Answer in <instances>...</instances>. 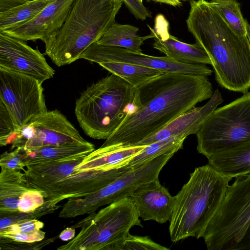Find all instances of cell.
<instances>
[{
  "label": "cell",
  "instance_id": "6da1fadb",
  "mask_svg": "<svg viewBox=\"0 0 250 250\" xmlns=\"http://www.w3.org/2000/svg\"><path fill=\"white\" fill-rule=\"evenodd\" d=\"M213 93L207 76L164 73L135 88L130 112L101 146H135Z\"/></svg>",
  "mask_w": 250,
  "mask_h": 250
},
{
  "label": "cell",
  "instance_id": "7a4b0ae2",
  "mask_svg": "<svg viewBox=\"0 0 250 250\" xmlns=\"http://www.w3.org/2000/svg\"><path fill=\"white\" fill-rule=\"evenodd\" d=\"M188 29L210 59L222 87L245 93L250 89V43L236 33L205 0H190Z\"/></svg>",
  "mask_w": 250,
  "mask_h": 250
},
{
  "label": "cell",
  "instance_id": "3957f363",
  "mask_svg": "<svg viewBox=\"0 0 250 250\" xmlns=\"http://www.w3.org/2000/svg\"><path fill=\"white\" fill-rule=\"evenodd\" d=\"M231 178L208 164L195 168L178 194L169 232L176 243L189 237L199 239L219 208Z\"/></svg>",
  "mask_w": 250,
  "mask_h": 250
},
{
  "label": "cell",
  "instance_id": "277c9868",
  "mask_svg": "<svg viewBox=\"0 0 250 250\" xmlns=\"http://www.w3.org/2000/svg\"><path fill=\"white\" fill-rule=\"evenodd\" d=\"M122 0H75L61 28L44 42L45 52L58 66L79 59L115 22Z\"/></svg>",
  "mask_w": 250,
  "mask_h": 250
},
{
  "label": "cell",
  "instance_id": "5b68a950",
  "mask_svg": "<svg viewBox=\"0 0 250 250\" xmlns=\"http://www.w3.org/2000/svg\"><path fill=\"white\" fill-rule=\"evenodd\" d=\"M134 90L111 74L84 90L76 101L75 114L85 134L97 140L109 137L130 112Z\"/></svg>",
  "mask_w": 250,
  "mask_h": 250
},
{
  "label": "cell",
  "instance_id": "8992f818",
  "mask_svg": "<svg viewBox=\"0 0 250 250\" xmlns=\"http://www.w3.org/2000/svg\"><path fill=\"white\" fill-rule=\"evenodd\" d=\"M88 214L71 226L80 229L79 232L58 250H122L130 229L143 227L137 206L130 197Z\"/></svg>",
  "mask_w": 250,
  "mask_h": 250
},
{
  "label": "cell",
  "instance_id": "52a82bcc",
  "mask_svg": "<svg viewBox=\"0 0 250 250\" xmlns=\"http://www.w3.org/2000/svg\"><path fill=\"white\" fill-rule=\"evenodd\" d=\"M250 219V174L229 185L202 237L208 250H237Z\"/></svg>",
  "mask_w": 250,
  "mask_h": 250
},
{
  "label": "cell",
  "instance_id": "ba28073f",
  "mask_svg": "<svg viewBox=\"0 0 250 250\" xmlns=\"http://www.w3.org/2000/svg\"><path fill=\"white\" fill-rule=\"evenodd\" d=\"M198 152L207 158L250 140V92L216 108L195 134Z\"/></svg>",
  "mask_w": 250,
  "mask_h": 250
},
{
  "label": "cell",
  "instance_id": "9c48e42d",
  "mask_svg": "<svg viewBox=\"0 0 250 250\" xmlns=\"http://www.w3.org/2000/svg\"><path fill=\"white\" fill-rule=\"evenodd\" d=\"M176 152L172 151L160 155L138 168L125 173L92 194L68 199L62 206L59 217L72 218L89 214L102 206L129 197L142 186L159 179L163 167Z\"/></svg>",
  "mask_w": 250,
  "mask_h": 250
},
{
  "label": "cell",
  "instance_id": "30bf717a",
  "mask_svg": "<svg viewBox=\"0 0 250 250\" xmlns=\"http://www.w3.org/2000/svg\"><path fill=\"white\" fill-rule=\"evenodd\" d=\"M42 83L32 76L0 67V101L19 131L47 111Z\"/></svg>",
  "mask_w": 250,
  "mask_h": 250
},
{
  "label": "cell",
  "instance_id": "8fae6325",
  "mask_svg": "<svg viewBox=\"0 0 250 250\" xmlns=\"http://www.w3.org/2000/svg\"><path fill=\"white\" fill-rule=\"evenodd\" d=\"M60 111H46L32 118L11 143L21 151L48 146L87 143Z\"/></svg>",
  "mask_w": 250,
  "mask_h": 250
},
{
  "label": "cell",
  "instance_id": "7c38bea8",
  "mask_svg": "<svg viewBox=\"0 0 250 250\" xmlns=\"http://www.w3.org/2000/svg\"><path fill=\"white\" fill-rule=\"evenodd\" d=\"M83 59L99 64L103 62H118L157 69L165 73L179 72L194 75L208 76L212 71L204 64H186L171 58L136 53L124 48L104 46L94 42L80 55Z\"/></svg>",
  "mask_w": 250,
  "mask_h": 250
},
{
  "label": "cell",
  "instance_id": "4fadbf2b",
  "mask_svg": "<svg viewBox=\"0 0 250 250\" xmlns=\"http://www.w3.org/2000/svg\"><path fill=\"white\" fill-rule=\"evenodd\" d=\"M130 170H132L126 166L109 170L88 169L74 171L41 191L45 200L58 204L65 199L83 197L92 194Z\"/></svg>",
  "mask_w": 250,
  "mask_h": 250
},
{
  "label": "cell",
  "instance_id": "5bb4252c",
  "mask_svg": "<svg viewBox=\"0 0 250 250\" xmlns=\"http://www.w3.org/2000/svg\"><path fill=\"white\" fill-rule=\"evenodd\" d=\"M0 67L32 76L42 83L55 74L38 48L33 49L26 41L0 32Z\"/></svg>",
  "mask_w": 250,
  "mask_h": 250
},
{
  "label": "cell",
  "instance_id": "9a60e30c",
  "mask_svg": "<svg viewBox=\"0 0 250 250\" xmlns=\"http://www.w3.org/2000/svg\"><path fill=\"white\" fill-rule=\"evenodd\" d=\"M75 0H54L29 21L0 32L24 41H42L44 43L65 22Z\"/></svg>",
  "mask_w": 250,
  "mask_h": 250
},
{
  "label": "cell",
  "instance_id": "2e32d148",
  "mask_svg": "<svg viewBox=\"0 0 250 250\" xmlns=\"http://www.w3.org/2000/svg\"><path fill=\"white\" fill-rule=\"evenodd\" d=\"M129 197L135 202L143 220H153L160 224L169 222L175 196L160 184L159 179L142 186Z\"/></svg>",
  "mask_w": 250,
  "mask_h": 250
},
{
  "label": "cell",
  "instance_id": "e0dca14e",
  "mask_svg": "<svg viewBox=\"0 0 250 250\" xmlns=\"http://www.w3.org/2000/svg\"><path fill=\"white\" fill-rule=\"evenodd\" d=\"M223 102L222 95L216 89L208 102L204 105L194 107L185 112L170 122L154 135L147 137L136 146H147L168 138L196 134L204 122Z\"/></svg>",
  "mask_w": 250,
  "mask_h": 250
},
{
  "label": "cell",
  "instance_id": "ac0fdd59",
  "mask_svg": "<svg viewBox=\"0 0 250 250\" xmlns=\"http://www.w3.org/2000/svg\"><path fill=\"white\" fill-rule=\"evenodd\" d=\"M162 24L163 31L158 27L152 28L148 25L151 33L155 35L153 47L163 53L175 62L186 64H211L209 57L199 43L188 44L180 41L169 34L166 26Z\"/></svg>",
  "mask_w": 250,
  "mask_h": 250
},
{
  "label": "cell",
  "instance_id": "d6986e66",
  "mask_svg": "<svg viewBox=\"0 0 250 250\" xmlns=\"http://www.w3.org/2000/svg\"><path fill=\"white\" fill-rule=\"evenodd\" d=\"M87 155L26 166L24 173L28 186L42 191L72 173Z\"/></svg>",
  "mask_w": 250,
  "mask_h": 250
},
{
  "label": "cell",
  "instance_id": "ffe728a7",
  "mask_svg": "<svg viewBox=\"0 0 250 250\" xmlns=\"http://www.w3.org/2000/svg\"><path fill=\"white\" fill-rule=\"evenodd\" d=\"M208 164L221 174L241 179L250 174V140L214 154Z\"/></svg>",
  "mask_w": 250,
  "mask_h": 250
},
{
  "label": "cell",
  "instance_id": "44dd1931",
  "mask_svg": "<svg viewBox=\"0 0 250 250\" xmlns=\"http://www.w3.org/2000/svg\"><path fill=\"white\" fill-rule=\"evenodd\" d=\"M146 146L125 147L101 146L87 154L75 168L74 171L88 169L109 170L126 166L133 157Z\"/></svg>",
  "mask_w": 250,
  "mask_h": 250
},
{
  "label": "cell",
  "instance_id": "7402d4cb",
  "mask_svg": "<svg viewBox=\"0 0 250 250\" xmlns=\"http://www.w3.org/2000/svg\"><path fill=\"white\" fill-rule=\"evenodd\" d=\"M30 188L24 172L1 168L0 173V218L19 213L21 195Z\"/></svg>",
  "mask_w": 250,
  "mask_h": 250
},
{
  "label": "cell",
  "instance_id": "603a6c76",
  "mask_svg": "<svg viewBox=\"0 0 250 250\" xmlns=\"http://www.w3.org/2000/svg\"><path fill=\"white\" fill-rule=\"evenodd\" d=\"M93 144L86 143L67 144L59 146H48L21 151L25 167L40 163L61 160L78 155L88 154L95 149Z\"/></svg>",
  "mask_w": 250,
  "mask_h": 250
},
{
  "label": "cell",
  "instance_id": "cb8c5ba5",
  "mask_svg": "<svg viewBox=\"0 0 250 250\" xmlns=\"http://www.w3.org/2000/svg\"><path fill=\"white\" fill-rule=\"evenodd\" d=\"M139 28L129 24H122L115 21L106 30L97 44L104 46L120 47L136 53H142L141 45L150 38H154L152 33L140 36L137 34Z\"/></svg>",
  "mask_w": 250,
  "mask_h": 250
},
{
  "label": "cell",
  "instance_id": "d4e9b609",
  "mask_svg": "<svg viewBox=\"0 0 250 250\" xmlns=\"http://www.w3.org/2000/svg\"><path fill=\"white\" fill-rule=\"evenodd\" d=\"M99 64L135 88L165 73L157 69L122 62H103Z\"/></svg>",
  "mask_w": 250,
  "mask_h": 250
},
{
  "label": "cell",
  "instance_id": "484cf974",
  "mask_svg": "<svg viewBox=\"0 0 250 250\" xmlns=\"http://www.w3.org/2000/svg\"><path fill=\"white\" fill-rule=\"evenodd\" d=\"M54 0H31L0 13V32L22 25L36 16Z\"/></svg>",
  "mask_w": 250,
  "mask_h": 250
},
{
  "label": "cell",
  "instance_id": "4316f807",
  "mask_svg": "<svg viewBox=\"0 0 250 250\" xmlns=\"http://www.w3.org/2000/svg\"><path fill=\"white\" fill-rule=\"evenodd\" d=\"M187 137L185 135L172 136L147 145L131 159L126 166L134 170L165 153L172 151L177 152L183 147L184 142Z\"/></svg>",
  "mask_w": 250,
  "mask_h": 250
},
{
  "label": "cell",
  "instance_id": "83f0119b",
  "mask_svg": "<svg viewBox=\"0 0 250 250\" xmlns=\"http://www.w3.org/2000/svg\"><path fill=\"white\" fill-rule=\"evenodd\" d=\"M208 3L236 33L247 36L245 19L239 3L236 0H211Z\"/></svg>",
  "mask_w": 250,
  "mask_h": 250
},
{
  "label": "cell",
  "instance_id": "f1b7e54d",
  "mask_svg": "<svg viewBox=\"0 0 250 250\" xmlns=\"http://www.w3.org/2000/svg\"><path fill=\"white\" fill-rule=\"evenodd\" d=\"M54 202L45 200L42 206L29 212H20L16 214L0 218V230L5 229L20 221L38 219L43 216L52 213L61 207Z\"/></svg>",
  "mask_w": 250,
  "mask_h": 250
},
{
  "label": "cell",
  "instance_id": "f546056e",
  "mask_svg": "<svg viewBox=\"0 0 250 250\" xmlns=\"http://www.w3.org/2000/svg\"><path fill=\"white\" fill-rule=\"evenodd\" d=\"M20 131L4 104L0 101V146L11 144Z\"/></svg>",
  "mask_w": 250,
  "mask_h": 250
},
{
  "label": "cell",
  "instance_id": "4dcf8cb0",
  "mask_svg": "<svg viewBox=\"0 0 250 250\" xmlns=\"http://www.w3.org/2000/svg\"><path fill=\"white\" fill-rule=\"evenodd\" d=\"M45 198L40 190L30 188L21 197L18 209L20 212L32 211L43 205Z\"/></svg>",
  "mask_w": 250,
  "mask_h": 250
},
{
  "label": "cell",
  "instance_id": "1f68e13d",
  "mask_svg": "<svg viewBox=\"0 0 250 250\" xmlns=\"http://www.w3.org/2000/svg\"><path fill=\"white\" fill-rule=\"evenodd\" d=\"M168 250L169 249L154 242L148 236H141L128 234L122 250Z\"/></svg>",
  "mask_w": 250,
  "mask_h": 250
},
{
  "label": "cell",
  "instance_id": "d6a6232c",
  "mask_svg": "<svg viewBox=\"0 0 250 250\" xmlns=\"http://www.w3.org/2000/svg\"><path fill=\"white\" fill-rule=\"evenodd\" d=\"M0 166L1 168L24 171L26 167L21 150L19 148H16L13 151H5L1 154Z\"/></svg>",
  "mask_w": 250,
  "mask_h": 250
},
{
  "label": "cell",
  "instance_id": "836d02e7",
  "mask_svg": "<svg viewBox=\"0 0 250 250\" xmlns=\"http://www.w3.org/2000/svg\"><path fill=\"white\" fill-rule=\"evenodd\" d=\"M43 227V223L38 219L25 220L15 223L5 229L0 230V233H8L18 232L29 233L42 229Z\"/></svg>",
  "mask_w": 250,
  "mask_h": 250
},
{
  "label": "cell",
  "instance_id": "e575fe53",
  "mask_svg": "<svg viewBox=\"0 0 250 250\" xmlns=\"http://www.w3.org/2000/svg\"><path fill=\"white\" fill-rule=\"evenodd\" d=\"M129 11L138 19L142 21L151 18L150 12L140 0H122Z\"/></svg>",
  "mask_w": 250,
  "mask_h": 250
},
{
  "label": "cell",
  "instance_id": "d590c367",
  "mask_svg": "<svg viewBox=\"0 0 250 250\" xmlns=\"http://www.w3.org/2000/svg\"><path fill=\"white\" fill-rule=\"evenodd\" d=\"M30 0H0V13L20 6Z\"/></svg>",
  "mask_w": 250,
  "mask_h": 250
},
{
  "label": "cell",
  "instance_id": "8d00e7d4",
  "mask_svg": "<svg viewBox=\"0 0 250 250\" xmlns=\"http://www.w3.org/2000/svg\"><path fill=\"white\" fill-rule=\"evenodd\" d=\"M237 250H250V219L245 233L238 245Z\"/></svg>",
  "mask_w": 250,
  "mask_h": 250
},
{
  "label": "cell",
  "instance_id": "74e56055",
  "mask_svg": "<svg viewBox=\"0 0 250 250\" xmlns=\"http://www.w3.org/2000/svg\"><path fill=\"white\" fill-rule=\"evenodd\" d=\"M75 229L71 227H67L60 233L59 238L63 241H69L75 237Z\"/></svg>",
  "mask_w": 250,
  "mask_h": 250
},
{
  "label": "cell",
  "instance_id": "f35d334b",
  "mask_svg": "<svg viewBox=\"0 0 250 250\" xmlns=\"http://www.w3.org/2000/svg\"><path fill=\"white\" fill-rule=\"evenodd\" d=\"M151 0L156 2H160L167 4L173 6H179L181 5V0Z\"/></svg>",
  "mask_w": 250,
  "mask_h": 250
},
{
  "label": "cell",
  "instance_id": "ab89813d",
  "mask_svg": "<svg viewBox=\"0 0 250 250\" xmlns=\"http://www.w3.org/2000/svg\"><path fill=\"white\" fill-rule=\"evenodd\" d=\"M245 23H246V34L249 40L250 43V24L249 23L247 19H245Z\"/></svg>",
  "mask_w": 250,
  "mask_h": 250
},
{
  "label": "cell",
  "instance_id": "60d3db41",
  "mask_svg": "<svg viewBox=\"0 0 250 250\" xmlns=\"http://www.w3.org/2000/svg\"><path fill=\"white\" fill-rule=\"evenodd\" d=\"M181 0L186 1V0Z\"/></svg>",
  "mask_w": 250,
  "mask_h": 250
},
{
  "label": "cell",
  "instance_id": "b9f144b4",
  "mask_svg": "<svg viewBox=\"0 0 250 250\" xmlns=\"http://www.w3.org/2000/svg\"><path fill=\"white\" fill-rule=\"evenodd\" d=\"M141 0V1H143V0Z\"/></svg>",
  "mask_w": 250,
  "mask_h": 250
}]
</instances>
